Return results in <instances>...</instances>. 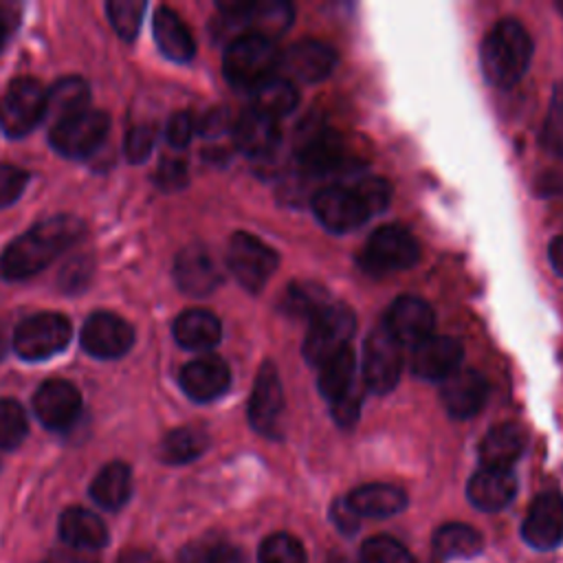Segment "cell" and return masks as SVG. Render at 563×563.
Segmentation results:
<instances>
[{
	"instance_id": "6da1fadb",
	"label": "cell",
	"mask_w": 563,
	"mask_h": 563,
	"mask_svg": "<svg viewBox=\"0 0 563 563\" xmlns=\"http://www.w3.org/2000/svg\"><path fill=\"white\" fill-rule=\"evenodd\" d=\"M391 187L380 176H358L347 183H334L319 189L312 200V213L319 224L332 233H350L372 216L387 209Z\"/></svg>"
},
{
	"instance_id": "7a4b0ae2",
	"label": "cell",
	"mask_w": 563,
	"mask_h": 563,
	"mask_svg": "<svg viewBox=\"0 0 563 563\" xmlns=\"http://www.w3.org/2000/svg\"><path fill=\"white\" fill-rule=\"evenodd\" d=\"M84 233V222L70 213L42 220L7 246L0 257V275L7 279H26L35 275L81 240Z\"/></svg>"
},
{
	"instance_id": "3957f363",
	"label": "cell",
	"mask_w": 563,
	"mask_h": 563,
	"mask_svg": "<svg viewBox=\"0 0 563 563\" xmlns=\"http://www.w3.org/2000/svg\"><path fill=\"white\" fill-rule=\"evenodd\" d=\"M532 48V37L521 22L512 18L499 20L479 46L484 79L497 88L515 86L530 66Z\"/></svg>"
},
{
	"instance_id": "277c9868",
	"label": "cell",
	"mask_w": 563,
	"mask_h": 563,
	"mask_svg": "<svg viewBox=\"0 0 563 563\" xmlns=\"http://www.w3.org/2000/svg\"><path fill=\"white\" fill-rule=\"evenodd\" d=\"M282 68V53L273 40L246 33L238 35L224 51L222 70L227 81L238 90L255 92L262 84L277 77Z\"/></svg>"
},
{
	"instance_id": "5b68a950",
	"label": "cell",
	"mask_w": 563,
	"mask_h": 563,
	"mask_svg": "<svg viewBox=\"0 0 563 563\" xmlns=\"http://www.w3.org/2000/svg\"><path fill=\"white\" fill-rule=\"evenodd\" d=\"M354 330V310L341 301H330L314 319L308 321V334L303 339L306 363L312 367H321L328 358L350 347Z\"/></svg>"
},
{
	"instance_id": "8992f818",
	"label": "cell",
	"mask_w": 563,
	"mask_h": 563,
	"mask_svg": "<svg viewBox=\"0 0 563 563\" xmlns=\"http://www.w3.org/2000/svg\"><path fill=\"white\" fill-rule=\"evenodd\" d=\"M418 257V240L405 227L387 224L369 235L363 253L358 255V264L372 275H385L411 268Z\"/></svg>"
},
{
	"instance_id": "52a82bcc",
	"label": "cell",
	"mask_w": 563,
	"mask_h": 563,
	"mask_svg": "<svg viewBox=\"0 0 563 563\" xmlns=\"http://www.w3.org/2000/svg\"><path fill=\"white\" fill-rule=\"evenodd\" d=\"M46 117V90L33 77H18L0 97V128L7 136L29 134Z\"/></svg>"
},
{
	"instance_id": "ba28073f",
	"label": "cell",
	"mask_w": 563,
	"mask_h": 563,
	"mask_svg": "<svg viewBox=\"0 0 563 563\" xmlns=\"http://www.w3.org/2000/svg\"><path fill=\"white\" fill-rule=\"evenodd\" d=\"M277 253L264 244L260 238L238 231L229 240L227 249V264L233 273V277L249 290V292H260L271 275L277 268Z\"/></svg>"
},
{
	"instance_id": "9c48e42d",
	"label": "cell",
	"mask_w": 563,
	"mask_h": 563,
	"mask_svg": "<svg viewBox=\"0 0 563 563\" xmlns=\"http://www.w3.org/2000/svg\"><path fill=\"white\" fill-rule=\"evenodd\" d=\"M73 328L64 314L40 312L26 317L13 332V347L24 361H42L62 352L70 341Z\"/></svg>"
},
{
	"instance_id": "30bf717a",
	"label": "cell",
	"mask_w": 563,
	"mask_h": 563,
	"mask_svg": "<svg viewBox=\"0 0 563 563\" xmlns=\"http://www.w3.org/2000/svg\"><path fill=\"white\" fill-rule=\"evenodd\" d=\"M402 345L383 328H374L363 343V380L376 394L391 391L402 374Z\"/></svg>"
},
{
	"instance_id": "8fae6325",
	"label": "cell",
	"mask_w": 563,
	"mask_h": 563,
	"mask_svg": "<svg viewBox=\"0 0 563 563\" xmlns=\"http://www.w3.org/2000/svg\"><path fill=\"white\" fill-rule=\"evenodd\" d=\"M110 128V119L101 110L86 108L77 114H70L51 130V145L68 158H84L90 156L106 139Z\"/></svg>"
},
{
	"instance_id": "7c38bea8",
	"label": "cell",
	"mask_w": 563,
	"mask_h": 563,
	"mask_svg": "<svg viewBox=\"0 0 563 563\" xmlns=\"http://www.w3.org/2000/svg\"><path fill=\"white\" fill-rule=\"evenodd\" d=\"M282 416H284V389L279 374L273 363H264L255 376L251 400H249V422L251 427L266 435H282Z\"/></svg>"
},
{
	"instance_id": "4fadbf2b",
	"label": "cell",
	"mask_w": 563,
	"mask_h": 563,
	"mask_svg": "<svg viewBox=\"0 0 563 563\" xmlns=\"http://www.w3.org/2000/svg\"><path fill=\"white\" fill-rule=\"evenodd\" d=\"M433 325H435V314L433 308L420 299V297H411V295H402L398 297L385 314L383 328L405 347H413L418 343H422L424 339H429L433 334Z\"/></svg>"
},
{
	"instance_id": "5bb4252c",
	"label": "cell",
	"mask_w": 563,
	"mask_h": 563,
	"mask_svg": "<svg viewBox=\"0 0 563 563\" xmlns=\"http://www.w3.org/2000/svg\"><path fill=\"white\" fill-rule=\"evenodd\" d=\"M33 411L46 429L68 431L81 413V396L73 383L53 378L35 391Z\"/></svg>"
},
{
	"instance_id": "9a60e30c",
	"label": "cell",
	"mask_w": 563,
	"mask_h": 563,
	"mask_svg": "<svg viewBox=\"0 0 563 563\" xmlns=\"http://www.w3.org/2000/svg\"><path fill=\"white\" fill-rule=\"evenodd\" d=\"M464 347L460 339L431 334L422 343L411 347V372L424 380H446L462 365Z\"/></svg>"
},
{
	"instance_id": "2e32d148",
	"label": "cell",
	"mask_w": 563,
	"mask_h": 563,
	"mask_svg": "<svg viewBox=\"0 0 563 563\" xmlns=\"http://www.w3.org/2000/svg\"><path fill=\"white\" fill-rule=\"evenodd\" d=\"M134 343L128 321L112 312H95L81 328V347L97 358H119Z\"/></svg>"
},
{
	"instance_id": "e0dca14e",
	"label": "cell",
	"mask_w": 563,
	"mask_h": 563,
	"mask_svg": "<svg viewBox=\"0 0 563 563\" xmlns=\"http://www.w3.org/2000/svg\"><path fill=\"white\" fill-rule=\"evenodd\" d=\"M297 161L301 172L314 178H330L334 174L347 172L352 163L341 136L330 130L310 134L301 143Z\"/></svg>"
},
{
	"instance_id": "ac0fdd59",
	"label": "cell",
	"mask_w": 563,
	"mask_h": 563,
	"mask_svg": "<svg viewBox=\"0 0 563 563\" xmlns=\"http://www.w3.org/2000/svg\"><path fill=\"white\" fill-rule=\"evenodd\" d=\"M521 534L532 548H556L563 541V495L541 493L528 508Z\"/></svg>"
},
{
	"instance_id": "d6986e66",
	"label": "cell",
	"mask_w": 563,
	"mask_h": 563,
	"mask_svg": "<svg viewBox=\"0 0 563 563\" xmlns=\"http://www.w3.org/2000/svg\"><path fill=\"white\" fill-rule=\"evenodd\" d=\"M180 387L196 402H211L220 398L231 385L229 365L216 354H202L180 369Z\"/></svg>"
},
{
	"instance_id": "ffe728a7",
	"label": "cell",
	"mask_w": 563,
	"mask_h": 563,
	"mask_svg": "<svg viewBox=\"0 0 563 563\" xmlns=\"http://www.w3.org/2000/svg\"><path fill=\"white\" fill-rule=\"evenodd\" d=\"M440 398L446 413L455 420L473 418L482 411L488 398V383L477 369H457L446 380H442Z\"/></svg>"
},
{
	"instance_id": "44dd1931",
	"label": "cell",
	"mask_w": 563,
	"mask_h": 563,
	"mask_svg": "<svg viewBox=\"0 0 563 563\" xmlns=\"http://www.w3.org/2000/svg\"><path fill=\"white\" fill-rule=\"evenodd\" d=\"M174 277H176L178 288L187 295H194V297H205V295L213 292L222 282V275H220V268H218L216 260L200 244L185 246L176 255Z\"/></svg>"
},
{
	"instance_id": "7402d4cb",
	"label": "cell",
	"mask_w": 563,
	"mask_h": 563,
	"mask_svg": "<svg viewBox=\"0 0 563 563\" xmlns=\"http://www.w3.org/2000/svg\"><path fill=\"white\" fill-rule=\"evenodd\" d=\"M336 66V53L319 40H299L282 53V68H286L295 79L303 84H314L325 77Z\"/></svg>"
},
{
	"instance_id": "603a6c76",
	"label": "cell",
	"mask_w": 563,
	"mask_h": 563,
	"mask_svg": "<svg viewBox=\"0 0 563 563\" xmlns=\"http://www.w3.org/2000/svg\"><path fill=\"white\" fill-rule=\"evenodd\" d=\"M235 147L251 158H266L279 143V125L273 117L246 108L233 123Z\"/></svg>"
},
{
	"instance_id": "cb8c5ba5",
	"label": "cell",
	"mask_w": 563,
	"mask_h": 563,
	"mask_svg": "<svg viewBox=\"0 0 563 563\" xmlns=\"http://www.w3.org/2000/svg\"><path fill=\"white\" fill-rule=\"evenodd\" d=\"M517 493V477L510 468H486L482 466L466 484L468 501L486 512L506 508Z\"/></svg>"
},
{
	"instance_id": "d4e9b609",
	"label": "cell",
	"mask_w": 563,
	"mask_h": 563,
	"mask_svg": "<svg viewBox=\"0 0 563 563\" xmlns=\"http://www.w3.org/2000/svg\"><path fill=\"white\" fill-rule=\"evenodd\" d=\"M526 449V433L515 422L493 427L479 442V462L486 468H510Z\"/></svg>"
},
{
	"instance_id": "484cf974",
	"label": "cell",
	"mask_w": 563,
	"mask_h": 563,
	"mask_svg": "<svg viewBox=\"0 0 563 563\" xmlns=\"http://www.w3.org/2000/svg\"><path fill=\"white\" fill-rule=\"evenodd\" d=\"M222 336V325L218 317L205 308H189L180 312L174 321V339L194 352H205L218 345Z\"/></svg>"
},
{
	"instance_id": "4316f807",
	"label": "cell",
	"mask_w": 563,
	"mask_h": 563,
	"mask_svg": "<svg viewBox=\"0 0 563 563\" xmlns=\"http://www.w3.org/2000/svg\"><path fill=\"white\" fill-rule=\"evenodd\" d=\"M345 501L358 517H391L405 510L407 506V495L402 488L391 486V484H365L354 488Z\"/></svg>"
},
{
	"instance_id": "83f0119b",
	"label": "cell",
	"mask_w": 563,
	"mask_h": 563,
	"mask_svg": "<svg viewBox=\"0 0 563 563\" xmlns=\"http://www.w3.org/2000/svg\"><path fill=\"white\" fill-rule=\"evenodd\" d=\"M59 534L68 548L97 550L108 543V530L103 521L86 508H68L59 519Z\"/></svg>"
},
{
	"instance_id": "f1b7e54d",
	"label": "cell",
	"mask_w": 563,
	"mask_h": 563,
	"mask_svg": "<svg viewBox=\"0 0 563 563\" xmlns=\"http://www.w3.org/2000/svg\"><path fill=\"white\" fill-rule=\"evenodd\" d=\"M154 37L161 53L174 62H189L196 53V42L187 24L167 7H161L154 15Z\"/></svg>"
},
{
	"instance_id": "f546056e",
	"label": "cell",
	"mask_w": 563,
	"mask_h": 563,
	"mask_svg": "<svg viewBox=\"0 0 563 563\" xmlns=\"http://www.w3.org/2000/svg\"><path fill=\"white\" fill-rule=\"evenodd\" d=\"M132 493V473L123 462H112L99 471L90 484V497L106 510L121 508Z\"/></svg>"
},
{
	"instance_id": "4dcf8cb0",
	"label": "cell",
	"mask_w": 563,
	"mask_h": 563,
	"mask_svg": "<svg viewBox=\"0 0 563 563\" xmlns=\"http://www.w3.org/2000/svg\"><path fill=\"white\" fill-rule=\"evenodd\" d=\"M354 378H356V354L352 347H345L319 367L317 387H319V394L332 405L354 387Z\"/></svg>"
},
{
	"instance_id": "1f68e13d",
	"label": "cell",
	"mask_w": 563,
	"mask_h": 563,
	"mask_svg": "<svg viewBox=\"0 0 563 563\" xmlns=\"http://www.w3.org/2000/svg\"><path fill=\"white\" fill-rule=\"evenodd\" d=\"M209 446V433L198 424H187L169 431L158 449V455L167 464H185L196 460Z\"/></svg>"
},
{
	"instance_id": "d6a6232c",
	"label": "cell",
	"mask_w": 563,
	"mask_h": 563,
	"mask_svg": "<svg viewBox=\"0 0 563 563\" xmlns=\"http://www.w3.org/2000/svg\"><path fill=\"white\" fill-rule=\"evenodd\" d=\"M90 90L81 77H62L46 92V114L57 121L88 108Z\"/></svg>"
},
{
	"instance_id": "836d02e7",
	"label": "cell",
	"mask_w": 563,
	"mask_h": 563,
	"mask_svg": "<svg viewBox=\"0 0 563 563\" xmlns=\"http://www.w3.org/2000/svg\"><path fill=\"white\" fill-rule=\"evenodd\" d=\"M482 534L466 523H444L433 534V550L442 559H471L482 552Z\"/></svg>"
},
{
	"instance_id": "e575fe53",
	"label": "cell",
	"mask_w": 563,
	"mask_h": 563,
	"mask_svg": "<svg viewBox=\"0 0 563 563\" xmlns=\"http://www.w3.org/2000/svg\"><path fill=\"white\" fill-rule=\"evenodd\" d=\"M297 103H299V92L284 77H273L253 92V108L273 117L275 121L290 114L297 108Z\"/></svg>"
},
{
	"instance_id": "d590c367",
	"label": "cell",
	"mask_w": 563,
	"mask_h": 563,
	"mask_svg": "<svg viewBox=\"0 0 563 563\" xmlns=\"http://www.w3.org/2000/svg\"><path fill=\"white\" fill-rule=\"evenodd\" d=\"M244 20L253 24L255 35L273 40V37H279L292 24V7L284 0L253 2Z\"/></svg>"
},
{
	"instance_id": "8d00e7d4",
	"label": "cell",
	"mask_w": 563,
	"mask_h": 563,
	"mask_svg": "<svg viewBox=\"0 0 563 563\" xmlns=\"http://www.w3.org/2000/svg\"><path fill=\"white\" fill-rule=\"evenodd\" d=\"M328 292L308 282V284H292L286 288L284 297H282V308L286 314L297 317V319H314L330 301L325 299Z\"/></svg>"
},
{
	"instance_id": "74e56055",
	"label": "cell",
	"mask_w": 563,
	"mask_h": 563,
	"mask_svg": "<svg viewBox=\"0 0 563 563\" xmlns=\"http://www.w3.org/2000/svg\"><path fill=\"white\" fill-rule=\"evenodd\" d=\"M543 147L554 156L563 161V81H559L552 88L543 132H541Z\"/></svg>"
},
{
	"instance_id": "f35d334b",
	"label": "cell",
	"mask_w": 563,
	"mask_h": 563,
	"mask_svg": "<svg viewBox=\"0 0 563 563\" xmlns=\"http://www.w3.org/2000/svg\"><path fill=\"white\" fill-rule=\"evenodd\" d=\"M29 431L26 413L18 400L0 398V449H15Z\"/></svg>"
},
{
	"instance_id": "ab89813d",
	"label": "cell",
	"mask_w": 563,
	"mask_h": 563,
	"mask_svg": "<svg viewBox=\"0 0 563 563\" xmlns=\"http://www.w3.org/2000/svg\"><path fill=\"white\" fill-rule=\"evenodd\" d=\"M257 559L260 563H306V552L292 534L277 532L262 541Z\"/></svg>"
},
{
	"instance_id": "60d3db41",
	"label": "cell",
	"mask_w": 563,
	"mask_h": 563,
	"mask_svg": "<svg viewBox=\"0 0 563 563\" xmlns=\"http://www.w3.org/2000/svg\"><path fill=\"white\" fill-rule=\"evenodd\" d=\"M361 563H416L411 552L387 534H376L361 545Z\"/></svg>"
},
{
	"instance_id": "b9f144b4",
	"label": "cell",
	"mask_w": 563,
	"mask_h": 563,
	"mask_svg": "<svg viewBox=\"0 0 563 563\" xmlns=\"http://www.w3.org/2000/svg\"><path fill=\"white\" fill-rule=\"evenodd\" d=\"M106 11H108V18H110L114 31L119 33V37L134 40V35L139 33L141 20H143L145 2H141V0H110L106 4Z\"/></svg>"
},
{
	"instance_id": "7bdbcfd3",
	"label": "cell",
	"mask_w": 563,
	"mask_h": 563,
	"mask_svg": "<svg viewBox=\"0 0 563 563\" xmlns=\"http://www.w3.org/2000/svg\"><path fill=\"white\" fill-rule=\"evenodd\" d=\"M180 563H246L244 554L231 543H198L189 545Z\"/></svg>"
},
{
	"instance_id": "ee69618b",
	"label": "cell",
	"mask_w": 563,
	"mask_h": 563,
	"mask_svg": "<svg viewBox=\"0 0 563 563\" xmlns=\"http://www.w3.org/2000/svg\"><path fill=\"white\" fill-rule=\"evenodd\" d=\"M156 132L152 125H134L125 136V156L130 163H143L154 150Z\"/></svg>"
},
{
	"instance_id": "f6af8a7d",
	"label": "cell",
	"mask_w": 563,
	"mask_h": 563,
	"mask_svg": "<svg viewBox=\"0 0 563 563\" xmlns=\"http://www.w3.org/2000/svg\"><path fill=\"white\" fill-rule=\"evenodd\" d=\"M29 183V174L15 165L0 163V207L15 202Z\"/></svg>"
},
{
	"instance_id": "bcb514c9",
	"label": "cell",
	"mask_w": 563,
	"mask_h": 563,
	"mask_svg": "<svg viewBox=\"0 0 563 563\" xmlns=\"http://www.w3.org/2000/svg\"><path fill=\"white\" fill-rule=\"evenodd\" d=\"M361 400H363V394H361V389L354 385L345 396H341L339 400H334V402L330 405L332 418L336 420L339 427H352V424L358 420Z\"/></svg>"
},
{
	"instance_id": "7dc6e473",
	"label": "cell",
	"mask_w": 563,
	"mask_h": 563,
	"mask_svg": "<svg viewBox=\"0 0 563 563\" xmlns=\"http://www.w3.org/2000/svg\"><path fill=\"white\" fill-rule=\"evenodd\" d=\"M156 185L165 191H176L187 185V165L180 158H163L156 169Z\"/></svg>"
},
{
	"instance_id": "c3c4849f",
	"label": "cell",
	"mask_w": 563,
	"mask_h": 563,
	"mask_svg": "<svg viewBox=\"0 0 563 563\" xmlns=\"http://www.w3.org/2000/svg\"><path fill=\"white\" fill-rule=\"evenodd\" d=\"M88 277H90V262L86 257H75L64 266L59 275V284L64 286L66 292H75L86 286Z\"/></svg>"
},
{
	"instance_id": "681fc988",
	"label": "cell",
	"mask_w": 563,
	"mask_h": 563,
	"mask_svg": "<svg viewBox=\"0 0 563 563\" xmlns=\"http://www.w3.org/2000/svg\"><path fill=\"white\" fill-rule=\"evenodd\" d=\"M194 130H196V121L189 112H176L169 123H167V139L174 147H185L191 136H194Z\"/></svg>"
},
{
	"instance_id": "f907efd6",
	"label": "cell",
	"mask_w": 563,
	"mask_h": 563,
	"mask_svg": "<svg viewBox=\"0 0 563 563\" xmlns=\"http://www.w3.org/2000/svg\"><path fill=\"white\" fill-rule=\"evenodd\" d=\"M332 521L343 534H354L361 526V517L350 508L345 499H336L332 506Z\"/></svg>"
},
{
	"instance_id": "816d5d0a",
	"label": "cell",
	"mask_w": 563,
	"mask_h": 563,
	"mask_svg": "<svg viewBox=\"0 0 563 563\" xmlns=\"http://www.w3.org/2000/svg\"><path fill=\"white\" fill-rule=\"evenodd\" d=\"M198 128L205 136H216L229 128V112L224 108H216L202 117Z\"/></svg>"
},
{
	"instance_id": "f5cc1de1",
	"label": "cell",
	"mask_w": 563,
	"mask_h": 563,
	"mask_svg": "<svg viewBox=\"0 0 563 563\" xmlns=\"http://www.w3.org/2000/svg\"><path fill=\"white\" fill-rule=\"evenodd\" d=\"M46 563H97V559L92 554H88L86 550H75V548H66V550H57L53 552Z\"/></svg>"
},
{
	"instance_id": "db71d44e",
	"label": "cell",
	"mask_w": 563,
	"mask_h": 563,
	"mask_svg": "<svg viewBox=\"0 0 563 563\" xmlns=\"http://www.w3.org/2000/svg\"><path fill=\"white\" fill-rule=\"evenodd\" d=\"M548 255H550L552 268L563 277V235H556V238L550 242Z\"/></svg>"
},
{
	"instance_id": "11a10c76",
	"label": "cell",
	"mask_w": 563,
	"mask_h": 563,
	"mask_svg": "<svg viewBox=\"0 0 563 563\" xmlns=\"http://www.w3.org/2000/svg\"><path fill=\"white\" fill-rule=\"evenodd\" d=\"M119 563H156V561L145 552H130V554H123Z\"/></svg>"
},
{
	"instance_id": "9f6ffc18",
	"label": "cell",
	"mask_w": 563,
	"mask_h": 563,
	"mask_svg": "<svg viewBox=\"0 0 563 563\" xmlns=\"http://www.w3.org/2000/svg\"><path fill=\"white\" fill-rule=\"evenodd\" d=\"M7 35H9V22H7V15L0 11V48L4 46Z\"/></svg>"
},
{
	"instance_id": "6f0895ef",
	"label": "cell",
	"mask_w": 563,
	"mask_h": 563,
	"mask_svg": "<svg viewBox=\"0 0 563 563\" xmlns=\"http://www.w3.org/2000/svg\"><path fill=\"white\" fill-rule=\"evenodd\" d=\"M7 347H9V341H7L4 328L0 325V361H2V358H4V354H7Z\"/></svg>"
},
{
	"instance_id": "680465c9",
	"label": "cell",
	"mask_w": 563,
	"mask_h": 563,
	"mask_svg": "<svg viewBox=\"0 0 563 563\" xmlns=\"http://www.w3.org/2000/svg\"><path fill=\"white\" fill-rule=\"evenodd\" d=\"M554 7H556V11L563 15V0H556V2H554Z\"/></svg>"
}]
</instances>
